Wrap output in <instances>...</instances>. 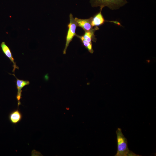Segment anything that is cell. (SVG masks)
I'll return each mask as SVG.
<instances>
[{
	"label": "cell",
	"mask_w": 156,
	"mask_h": 156,
	"mask_svg": "<svg viewBox=\"0 0 156 156\" xmlns=\"http://www.w3.org/2000/svg\"><path fill=\"white\" fill-rule=\"evenodd\" d=\"M1 47L3 53L10 60L11 62L12 63L13 67L12 72L14 73V74L15 69H18L19 68L16 65V62L14 61V59L13 57L10 49L4 42H1Z\"/></svg>",
	"instance_id": "cell-5"
},
{
	"label": "cell",
	"mask_w": 156,
	"mask_h": 156,
	"mask_svg": "<svg viewBox=\"0 0 156 156\" xmlns=\"http://www.w3.org/2000/svg\"><path fill=\"white\" fill-rule=\"evenodd\" d=\"M93 7L99 6L100 9L105 6L115 9L124 5L127 3L125 0H90Z\"/></svg>",
	"instance_id": "cell-2"
},
{
	"label": "cell",
	"mask_w": 156,
	"mask_h": 156,
	"mask_svg": "<svg viewBox=\"0 0 156 156\" xmlns=\"http://www.w3.org/2000/svg\"><path fill=\"white\" fill-rule=\"evenodd\" d=\"M117 143V151L115 156H138L129 150L128 146L127 140L125 137L121 129L118 128L116 131Z\"/></svg>",
	"instance_id": "cell-1"
},
{
	"label": "cell",
	"mask_w": 156,
	"mask_h": 156,
	"mask_svg": "<svg viewBox=\"0 0 156 156\" xmlns=\"http://www.w3.org/2000/svg\"><path fill=\"white\" fill-rule=\"evenodd\" d=\"M102 10L100 9L99 12L90 17L91 24L93 27H98L103 25L105 21H106L102 14Z\"/></svg>",
	"instance_id": "cell-7"
},
{
	"label": "cell",
	"mask_w": 156,
	"mask_h": 156,
	"mask_svg": "<svg viewBox=\"0 0 156 156\" xmlns=\"http://www.w3.org/2000/svg\"><path fill=\"white\" fill-rule=\"evenodd\" d=\"M16 78V86L17 90V94L16 96V99L18 101V107L21 105L20 100L21 98L22 92V88L25 86L29 85V81H28L21 80L18 79L14 74H12Z\"/></svg>",
	"instance_id": "cell-4"
},
{
	"label": "cell",
	"mask_w": 156,
	"mask_h": 156,
	"mask_svg": "<svg viewBox=\"0 0 156 156\" xmlns=\"http://www.w3.org/2000/svg\"><path fill=\"white\" fill-rule=\"evenodd\" d=\"M99 29L98 27H95L91 31H85L84 34L82 35L83 38L86 40L92 43V41L95 42L96 38L94 35V32Z\"/></svg>",
	"instance_id": "cell-9"
},
{
	"label": "cell",
	"mask_w": 156,
	"mask_h": 156,
	"mask_svg": "<svg viewBox=\"0 0 156 156\" xmlns=\"http://www.w3.org/2000/svg\"><path fill=\"white\" fill-rule=\"evenodd\" d=\"M22 117L21 113L17 109L13 110L9 114L8 118L10 122L13 124H16L21 120Z\"/></svg>",
	"instance_id": "cell-8"
},
{
	"label": "cell",
	"mask_w": 156,
	"mask_h": 156,
	"mask_svg": "<svg viewBox=\"0 0 156 156\" xmlns=\"http://www.w3.org/2000/svg\"><path fill=\"white\" fill-rule=\"evenodd\" d=\"M75 19L78 26L82 28L85 31H89L93 29L91 23L90 18L88 19H82L75 17Z\"/></svg>",
	"instance_id": "cell-6"
},
{
	"label": "cell",
	"mask_w": 156,
	"mask_h": 156,
	"mask_svg": "<svg viewBox=\"0 0 156 156\" xmlns=\"http://www.w3.org/2000/svg\"><path fill=\"white\" fill-rule=\"evenodd\" d=\"M69 23L68 25V30L66 36V42L65 48L63 51L64 54L66 53L67 48L70 42L72 41L73 37L76 36V31L78 27L77 23L72 14L69 15Z\"/></svg>",
	"instance_id": "cell-3"
},
{
	"label": "cell",
	"mask_w": 156,
	"mask_h": 156,
	"mask_svg": "<svg viewBox=\"0 0 156 156\" xmlns=\"http://www.w3.org/2000/svg\"><path fill=\"white\" fill-rule=\"evenodd\" d=\"M76 36L80 39L83 45L87 49L90 53H93V50L92 49V43L89 42L85 40L83 38L82 36H79L76 35Z\"/></svg>",
	"instance_id": "cell-10"
}]
</instances>
